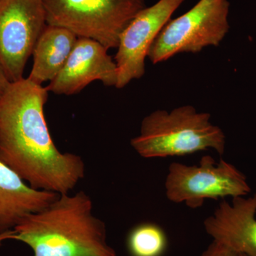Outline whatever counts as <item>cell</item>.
<instances>
[{"label":"cell","instance_id":"1","mask_svg":"<svg viewBox=\"0 0 256 256\" xmlns=\"http://www.w3.org/2000/svg\"><path fill=\"white\" fill-rule=\"evenodd\" d=\"M48 95L28 78L10 82L0 97V161L32 188L64 194L85 178L86 165L54 142L44 114Z\"/></svg>","mask_w":256,"mask_h":256},{"label":"cell","instance_id":"2","mask_svg":"<svg viewBox=\"0 0 256 256\" xmlns=\"http://www.w3.org/2000/svg\"><path fill=\"white\" fill-rule=\"evenodd\" d=\"M13 240L26 244L32 256H117L108 242L105 222L94 214L85 192L60 194L14 228Z\"/></svg>","mask_w":256,"mask_h":256},{"label":"cell","instance_id":"3","mask_svg":"<svg viewBox=\"0 0 256 256\" xmlns=\"http://www.w3.org/2000/svg\"><path fill=\"white\" fill-rule=\"evenodd\" d=\"M210 119V114L197 112L192 106H180L170 112L156 110L142 120L140 134L130 144L146 159L184 156L208 149L223 156L225 134Z\"/></svg>","mask_w":256,"mask_h":256},{"label":"cell","instance_id":"4","mask_svg":"<svg viewBox=\"0 0 256 256\" xmlns=\"http://www.w3.org/2000/svg\"><path fill=\"white\" fill-rule=\"evenodd\" d=\"M44 6L47 24L95 40L108 50L117 48L124 28L146 8V0H44Z\"/></svg>","mask_w":256,"mask_h":256},{"label":"cell","instance_id":"5","mask_svg":"<svg viewBox=\"0 0 256 256\" xmlns=\"http://www.w3.org/2000/svg\"><path fill=\"white\" fill-rule=\"evenodd\" d=\"M228 0H200L191 10L170 20L148 52L153 64L162 63L180 53H198L217 46L230 28Z\"/></svg>","mask_w":256,"mask_h":256},{"label":"cell","instance_id":"6","mask_svg":"<svg viewBox=\"0 0 256 256\" xmlns=\"http://www.w3.org/2000/svg\"><path fill=\"white\" fill-rule=\"evenodd\" d=\"M166 196L174 203L184 202L196 208L206 200L245 196L250 192L246 176L234 165L210 156H202L198 165L170 164L165 180Z\"/></svg>","mask_w":256,"mask_h":256},{"label":"cell","instance_id":"7","mask_svg":"<svg viewBox=\"0 0 256 256\" xmlns=\"http://www.w3.org/2000/svg\"><path fill=\"white\" fill-rule=\"evenodd\" d=\"M46 26L44 0H0V62L10 82L24 78Z\"/></svg>","mask_w":256,"mask_h":256},{"label":"cell","instance_id":"8","mask_svg":"<svg viewBox=\"0 0 256 256\" xmlns=\"http://www.w3.org/2000/svg\"><path fill=\"white\" fill-rule=\"evenodd\" d=\"M184 2L159 0L141 10L124 28L114 58L118 68L117 88H122L144 75L146 58L151 45Z\"/></svg>","mask_w":256,"mask_h":256},{"label":"cell","instance_id":"9","mask_svg":"<svg viewBox=\"0 0 256 256\" xmlns=\"http://www.w3.org/2000/svg\"><path fill=\"white\" fill-rule=\"evenodd\" d=\"M108 50L95 40L78 38L63 68L46 87L48 92L74 95L94 80H100L106 86L116 87L117 65Z\"/></svg>","mask_w":256,"mask_h":256},{"label":"cell","instance_id":"10","mask_svg":"<svg viewBox=\"0 0 256 256\" xmlns=\"http://www.w3.org/2000/svg\"><path fill=\"white\" fill-rule=\"evenodd\" d=\"M256 193L245 198L225 200L213 214L204 222V226L214 242L246 256H256Z\"/></svg>","mask_w":256,"mask_h":256},{"label":"cell","instance_id":"11","mask_svg":"<svg viewBox=\"0 0 256 256\" xmlns=\"http://www.w3.org/2000/svg\"><path fill=\"white\" fill-rule=\"evenodd\" d=\"M60 195L32 188L0 161V234L14 230L23 218L43 210Z\"/></svg>","mask_w":256,"mask_h":256},{"label":"cell","instance_id":"12","mask_svg":"<svg viewBox=\"0 0 256 256\" xmlns=\"http://www.w3.org/2000/svg\"><path fill=\"white\" fill-rule=\"evenodd\" d=\"M77 40L67 28L47 24L34 48V63L28 78L38 85L53 80L63 68Z\"/></svg>","mask_w":256,"mask_h":256},{"label":"cell","instance_id":"13","mask_svg":"<svg viewBox=\"0 0 256 256\" xmlns=\"http://www.w3.org/2000/svg\"><path fill=\"white\" fill-rule=\"evenodd\" d=\"M126 246L130 256H162L168 248V237L158 224L144 222L130 230Z\"/></svg>","mask_w":256,"mask_h":256},{"label":"cell","instance_id":"14","mask_svg":"<svg viewBox=\"0 0 256 256\" xmlns=\"http://www.w3.org/2000/svg\"><path fill=\"white\" fill-rule=\"evenodd\" d=\"M200 256H246L242 254L230 250L228 248L216 242H212V244L207 247L206 250L202 252Z\"/></svg>","mask_w":256,"mask_h":256},{"label":"cell","instance_id":"15","mask_svg":"<svg viewBox=\"0 0 256 256\" xmlns=\"http://www.w3.org/2000/svg\"><path fill=\"white\" fill-rule=\"evenodd\" d=\"M10 82H11L6 76L4 68L0 62V97L2 96L6 89L9 86Z\"/></svg>","mask_w":256,"mask_h":256},{"label":"cell","instance_id":"16","mask_svg":"<svg viewBox=\"0 0 256 256\" xmlns=\"http://www.w3.org/2000/svg\"><path fill=\"white\" fill-rule=\"evenodd\" d=\"M14 230L11 232H6V233L0 234V248L2 246L3 242L5 240H13V236H14Z\"/></svg>","mask_w":256,"mask_h":256}]
</instances>
